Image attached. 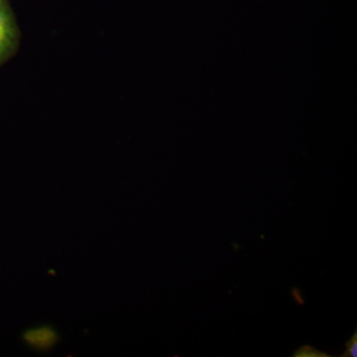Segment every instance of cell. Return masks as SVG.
Wrapping results in <instances>:
<instances>
[{
  "label": "cell",
  "instance_id": "1",
  "mask_svg": "<svg viewBox=\"0 0 357 357\" xmlns=\"http://www.w3.org/2000/svg\"><path fill=\"white\" fill-rule=\"evenodd\" d=\"M16 42V30L7 8L0 4V63L13 50Z\"/></svg>",
  "mask_w": 357,
  "mask_h": 357
},
{
  "label": "cell",
  "instance_id": "2",
  "mask_svg": "<svg viewBox=\"0 0 357 357\" xmlns=\"http://www.w3.org/2000/svg\"><path fill=\"white\" fill-rule=\"evenodd\" d=\"M23 338L35 349H48L57 342L58 335L51 328H39L28 331Z\"/></svg>",
  "mask_w": 357,
  "mask_h": 357
},
{
  "label": "cell",
  "instance_id": "3",
  "mask_svg": "<svg viewBox=\"0 0 357 357\" xmlns=\"http://www.w3.org/2000/svg\"><path fill=\"white\" fill-rule=\"evenodd\" d=\"M345 351L342 357H356L357 356V331L354 332L351 340L345 344Z\"/></svg>",
  "mask_w": 357,
  "mask_h": 357
},
{
  "label": "cell",
  "instance_id": "4",
  "mask_svg": "<svg viewBox=\"0 0 357 357\" xmlns=\"http://www.w3.org/2000/svg\"><path fill=\"white\" fill-rule=\"evenodd\" d=\"M293 356H299V357H304V356H328L326 354H323V352H319L317 351V349H314V347H301L300 349H298L297 351L295 352V354H293Z\"/></svg>",
  "mask_w": 357,
  "mask_h": 357
},
{
  "label": "cell",
  "instance_id": "5",
  "mask_svg": "<svg viewBox=\"0 0 357 357\" xmlns=\"http://www.w3.org/2000/svg\"><path fill=\"white\" fill-rule=\"evenodd\" d=\"M2 0H0V4H1Z\"/></svg>",
  "mask_w": 357,
  "mask_h": 357
}]
</instances>
